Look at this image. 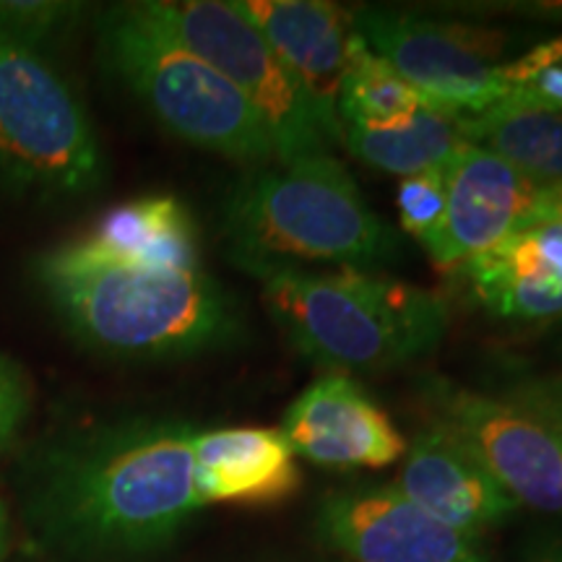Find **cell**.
<instances>
[{"instance_id":"27","label":"cell","mask_w":562,"mask_h":562,"mask_svg":"<svg viewBox=\"0 0 562 562\" xmlns=\"http://www.w3.org/2000/svg\"><path fill=\"white\" fill-rule=\"evenodd\" d=\"M9 547H11V521H9V513H5V505L0 503V562H5V558H9Z\"/></svg>"},{"instance_id":"15","label":"cell","mask_w":562,"mask_h":562,"mask_svg":"<svg viewBox=\"0 0 562 562\" xmlns=\"http://www.w3.org/2000/svg\"><path fill=\"white\" fill-rule=\"evenodd\" d=\"M193 459L203 505H273L302 484L297 459L279 427H199Z\"/></svg>"},{"instance_id":"10","label":"cell","mask_w":562,"mask_h":562,"mask_svg":"<svg viewBox=\"0 0 562 562\" xmlns=\"http://www.w3.org/2000/svg\"><path fill=\"white\" fill-rule=\"evenodd\" d=\"M318 533L349 562H487L480 539L440 524L398 487L334 492Z\"/></svg>"},{"instance_id":"13","label":"cell","mask_w":562,"mask_h":562,"mask_svg":"<svg viewBox=\"0 0 562 562\" xmlns=\"http://www.w3.org/2000/svg\"><path fill=\"white\" fill-rule=\"evenodd\" d=\"M232 5L297 79L331 149L344 146L339 91L351 13L326 0H232Z\"/></svg>"},{"instance_id":"19","label":"cell","mask_w":562,"mask_h":562,"mask_svg":"<svg viewBox=\"0 0 562 562\" xmlns=\"http://www.w3.org/2000/svg\"><path fill=\"white\" fill-rule=\"evenodd\" d=\"M344 146L351 157L375 170L412 178V175L448 167L467 140L459 115L440 110H422L409 121L385 128H344Z\"/></svg>"},{"instance_id":"26","label":"cell","mask_w":562,"mask_h":562,"mask_svg":"<svg viewBox=\"0 0 562 562\" xmlns=\"http://www.w3.org/2000/svg\"><path fill=\"white\" fill-rule=\"evenodd\" d=\"M513 9H524L518 13L531 19H550V21H562V3H526V5H513Z\"/></svg>"},{"instance_id":"8","label":"cell","mask_w":562,"mask_h":562,"mask_svg":"<svg viewBox=\"0 0 562 562\" xmlns=\"http://www.w3.org/2000/svg\"><path fill=\"white\" fill-rule=\"evenodd\" d=\"M351 30L435 110L474 117L510 97L501 76L516 58L508 32L393 9L351 11Z\"/></svg>"},{"instance_id":"23","label":"cell","mask_w":562,"mask_h":562,"mask_svg":"<svg viewBox=\"0 0 562 562\" xmlns=\"http://www.w3.org/2000/svg\"><path fill=\"white\" fill-rule=\"evenodd\" d=\"M501 76L510 97L562 110V34L518 53Z\"/></svg>"},{"instance_id":"3","label":"cell","mask_w":562,"mask_h":562,"mask_svg":"<svg viewBox=\"0 0 562 562\" xmlns=\"http://www.w3.org/2000/svg\"><path fill=\"white\" fill-rule=\"evenodd\" d=\"M261 284L263 305L305 360L326 372H383L438 349L448 331L442 294L370 271H313L240 263Z\"/></svg>"},{"instance_id":"14","label":"cell","mask_w":562,"mask_h":562,"mask_svg":"<svg viewBox=\"0 0 562 562\" xmlns=\"http://www.w3.org/2000/svg\"><path fill=\"white\" fill-rule=\"evenodd\" d=\"M396 487L440 524L474 539L518 510L495 476L438 425H427L406 446Z\"/></svg>"},{"instance_id":"11","label":"cell","mask_w":562,"mask_h":562,"mask_svg":"<svg viewBox=\"0 0 562 562\" xmlns=\"http://www.w3.org/2000/svg\"><path fill=\"white\" fill-rule=\"evenodd\" d=\"M542 188L508 161L467 144L448 167V211L430 258L442 271H459L537 220L547 203Z\"/></svg>"},{"instance_id":"7","label":"cell","mask_w":562,"mask_h":562,"mask_svg":"<svg viewBox=\"0 0 562 562\" xmlns=\"http://www.w3.org/2000/svg\"><path fill=\"white\" fill-rule=\"evenodd\" d=\"M138 5L252 104L271 133L277 165L290 167L334 154L297 79L232 0H140Z\"/></svg>"},{"instance_id":"20","label":"cell","mask_w":562,"mask_h":562,"mask_svg":"<svg viewBox=\"0 0 562 562\" xmlns=\"http://www.w3.org/2000/svg\"><path fill=\"white\" fill-rule=\"evenodd\" d=\"M422 110H435L432 102L422 97L404 76H398L391 63L372 53L368 42L351 30L339 91L344 128H385L409 121Z\"/></svg>"},{"instance_id":"6","label":"cell","mask_w":562,"mask_h":562,"mask_svg":"<svg viewBox=\"0 0 562 562\" xmlns=\"http://www.w3.org/2000/svg\"><path fill=\"white\" fill-rule=\"evenodd\" d=\"M108 182L87 102L53 55L0 32V206L63 209Z\"/></svg>"},{"instance_id":"16","label":"cell","mask_w":562,"mask_h":562,"mask_svg":"<svg viewBox=\"0 0 562 562\" xmlns=\"http://www.w3.org/2000/svg\"><path fill=\"white\" fill-rule=\"evenodd\" d=\"M487 311L518 323L562 321V277L539 256L526 232L459 269Z\"/></svg>"},{"instance_id":"4","label":"cell","mask_w":562,"mask_h":562,"mask_svg":"<svg viewBox=\"0 0 562 562\" xmlns=\"http://www.w3.org/2000/svg\"><path fill=\"white\" fill-rule=\"evenodd\" d=\"M229 261L331 263L372 271L393 263L402 237L381 220L334 154L245 170L222 203Z\"/></svg>"},{"instance_id":"5","label":"cell","mask_w":562,"mask_h":562,"mask_svg":"<svg viewBox=\"0 0 562 562\" xmlns=\"http://www.w3.org/2000/svg\"><path fill=\"white\" fill-rule=\"evenodd\" d=\"M97 60L170 136L237 161L277 165L271 133L252 104L206 60L140 11L112 3L94 19Z\"/></svg>"},{"instance_id":"17","label":"cell","mask_w":562,"mask_h":562,"mask_svg":"<svg viewBox=\"0 0 562 562\" xmlns=\"http://www.w3.org/2000/svg\"><path fill=\"white\" fill-rule=\"evenodd\" d=\"M459 121L467 144L505 159L542 191H562V110L508 97Z\"/></svg>"},{"instance_id":"25","label":"cell","mask_w":562,"mask_h":562,"mask_svg":"<svg viewBox=\"0 0 562 562\" xmlns=\"http://www.w3.org/2000/svg\"><path fill=\"white\" fill-rule=\"evenodd\" d=\"M503 398L533 414L562 438V391L550 378H521L505 389Z\"/></svg>"},{"instance_id":"24","label":"cell","mask_w":562,"mask_h":562,"mask_svg":"<svg viewBox=\"0 0 562 562\" xmlns=\"http://www.w3.org/2000/svg\"><path fill=\"white\" fill-rule=\"evenodd\" d=\"M32 414V383L16 360L0 355V456L9 453Z\"/></svg>"},{"instance_id":"18","label":"cell","mask_w":562,"mask_h":562,"mask_svg":"<svg viewBox=\"0 0 562 562\" xmlns=\"http://www.w3.org/2000/svg\"><path fill=\"white\" fill-rule=\"evenodd\" d=\"M89 240L128 261L201 269L199 229L175 195H140L110 209Z\"/></svg>"},{"instance_id":"12","label":"cell","mask_w":562,"mask_h":562,"mask_svg":"<svg viewBox=\"0 0 562 562\" xmlns=\"http://www.w3.org/2000/svg\"><path fill=\"white\" fill-rule=\"evenodd\" d=\"M294 456L328 469H385L406 456L389 414L349 375L323 372L294 398L279 427Z\"/></svg>"},{"instance_id":"22","label":"cell","mask_w":562,"mask_h":562,"mask_svg":"<svg viewBox=\"0 0 562 562\" xmlns=\"http://www.w3.org/2000/svg\"><path fill=\"white\" fill-rule=\"evenodd\" d=\"M451 167V165H448ZM448 167L427 170L412 178H402L396 191L398 220L406 235L425 245L432 252L440 240L442 222L448 211Z\"/></svg>"},{"instance_id":"21","label":"cell","mask_w":562,"mask_h":562,"mask_svg":"<svg viewBox=\"0 0 562 562\" xmlns=\"http://www.w3.org/2000/svg\"><path fill=\"white\" fill-rule=\"evenodd\" d=\"M87 5L60 0H0V32L21 45L53 55L79 30Z\"/></svg>"},{"instance_id":"2","label":"cell","mask_w":562,"mask_h":562,"mask_svg":"<svg viewBox=\"0 0 562 562\" xmlns=\"http://www.w3.org/2000/svg\"><path fill=\"white\" fill-rule=\"evenodd\" d=\"M32 281L70 339L112 360H186L245 336L237 300L203 269L128 261L89 237L34 258Z\"/></svg>"},{"instance_id":"1","label":"cell","mask_w":562,"mask_h":562,"mask_svg":"<svg viewBox=\"0 0 562 562\" xmlns=\"http://www.w3.org/2000/svg\"><path fill=\"white\" fill-rule=\"evenodd\" d=\"M191 419L138 414L37 442L19 495L34 537L81 562L165 552L203 508Z\"/></svg>"},{"instance_id":"9","label":"cell","mask_w":562,"mask_h":562,"mask_svg":"<svg viewBox=\"0 0 562 562\" xmlns=\"http://www.w3.org/2000/svg\"><path fill=\"white\" fill-rule=\"evenodd\" d=\"M422 404L430 425L459 440L518 505L562 513V438L544 422L446 378L422 383Z\"/></svg>"},{"instance_id":"28","label":"cell","mask_w":562,"mask_h":562,"mask_svg":"<svg viewBox=\"0 0 562 562\" xmlns=\"http://www.w3.org/2000/svg\"><path fill=\"white\" fill-rule=\"evenodd\" d=\"M550 381H552L554 385H558V389L562 391V375H552V378H550Z\"/></svg>"}]
</instances>
